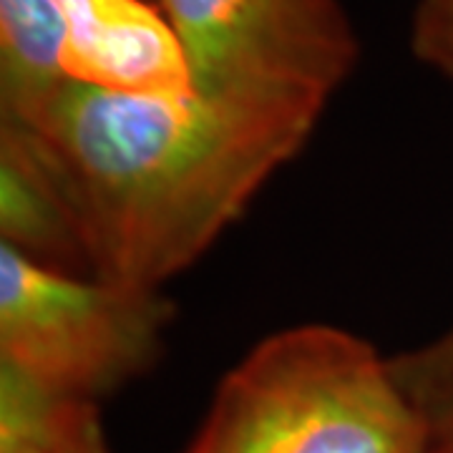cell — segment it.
I'll use <instances>...</instances> for the list:
<instances>
[{
    "instance_id": "5",
    "label": "cell",
    "mask_w": 453,
    "mask_h": 453,
    "mask_svg": "<svg viewBox=\"0 0 453 453\" xmlns=\"http://www.w3.org/2000/svg\"><path fill=\"white\" fill-rule=\"evenodd\" d=\"M65 28V79L129 96H189L195 79L154 0H53Z\"/></svg>"
},
{
    "instance_id": "2",
    "label": "cell",
    "mask_w": 453,
    "mask_h": 453,
    "mask_svg": "<svg viewBox=\"0 0 453 453\" xmlns=\"http://www.w3.org/2000/svg\"><path fill=\"white\" fill-rule=\"evenodd\" d=\"M184 453H431V421L371 342L303 325L226 372Z\"/></svg>"
},
{
    "instance_id": "4",
    "label": "cell",
    "mask_w": 453,
    "mask_h": 453,
    "mask_svg": "<svg viewBox=\"0 0 453 453\" xmlns=\"http://www.w3.org/2000/svg\"><path fill=\"white\" fill-rule=\"evenodd\" d=\"M204 96L325 109L357 64L338 0H157Z\"/></svg>"
},
{
    "instance_id": "1",
    "label": "cell",
    "mask_w": 453,
    "mask_h": 453,
    "mask_svg": "<svg viewBox=\"0 0 453 453\" xmlns=\"http://www.w3.org/2000/svg\"><path fill=\"white\" fill-rule=\"evenodd\" d=\"M320 113L310 104L129 96L65 81L28 121L8 124L58 184L94 277L159 290L297 157Z\"/></svg>"
},
{
    "instance_id": "3",
    "label": "cell",
    "mask_w": 453,
    "mask_h": 453,
    "mask_svg": "<svg viewBox=\"0 0 453 453\" xmlns=\"http://www.w3.org/2000/svg\"><path fill=\"white\" fill-rule=\"evenodd\" d=\"M174 305L159 290L76 275L0 244V363L96 401L149 372Z\"/></svg>"
},
{
    "instance_id": "7",
    "label": "cell",
    "mask_w": 453,
    "mask_h": 453,
    "mask_svg": "<svg viewBox=\"0 0 453 453\" xmlns=\"http://www.w3.org/2000/svg\"><path fill=\"white\" fill-rule=\"evenodd\" d=\"M53 0H0V119L28 121L68 79Z\"/></svg>"
},
{
    "instance_id": "9",
    "label": "cell",
    "mask_w": 453,
    "mask_h": 453,
    "mask_svg": "<svg viewBox=\"0 0 453 453\" xmlns=\"http://www.w3.org/2000/svg\"><path fill=\"white\" fill-rule=\"evenodd\" d=\"M390 365L405 393L426 411L441 393L453 388V325L434 342L393 357Z\"/></svg>"
},
{
    "instance_id": "8",
    "label": "cell",
    "mask_w": 453,
    "mask_h": 453,
    "mask_svg": "<svg viewBox=\"0 0 453 453\" xmlns=\"http://www.w3.org/2000/svg\"><path fill=\"white\" fill-rule=\"evenodd\" d=\"M0 453H111L96 401L46 388L0 363Z\"/></svg>"
},
{
    "instance_id": "6",
    "label": "cell",
    "mask_w": 453,
    "mask_h": 453,
    "mask_svg": "<svg viewBox=\"0 0 453 453\" xmlns=\"http://www.w3.org/2000/svg\"><path fill=\"white\" fill-rule=\"evenodd\" d=\"M0 237L41 265L83 275L88 250L58 184L38 162L26 134L0 121Z\"/></svg>"
},
{
    "instance_id": "11",
    "label": "cell",
    "mask_w": 453,
    "mask_h": 453,
    "mask_svg": "<svg viewBox=\"0 0 453 453\" xmlns=\"http://www.w3.org/2000/svg\"><path fill=\"white\" fill-rule=\"evenodd\" d=\"M431 421V453H453V388L426 408Z\"/></svg>"
},
{
    "instance_id": "12",
    "label": "cell",
    "mask_w": 453,
    "mask_h": 453,
    "mask_svg": "<svg viewBox=\"0 0 453 453\" xmlns=\"http://www.w3.org/2000/svg\"><path fill=\"white\" fill-rule=\"evenodd\" d=\"M154 3H157V0H154Z\"/></svg>"
},
{
    "instance_id": "10",
    "label": "cell",
    "mask_w": 453,
    "mask_h": 453,
    "mask_svg": "<svg viewBox=\"0 0 453 453\" xmlns=\"http://www.w3.org/2000/svg\"><path fill=\"white\" fill-rule=\"evenodd\" d=\"M411 50L421 64L453 79V0H418L411 23Z\"/></svg>"
}]
</instances>
